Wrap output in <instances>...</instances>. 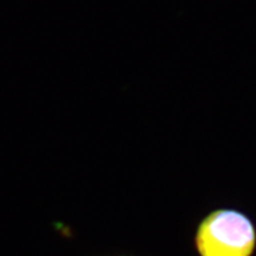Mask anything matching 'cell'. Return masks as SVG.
I'll return each mask as SVG.
<instances>
[{
	"mask_svg": "<svg viewBox=\"0 0 256 256\" xmlns=\"http://www.w3.org/2000/svg\"><path fill=\"white\" fill-rule=\"evenodd\" d=\"M194 247L200 256H252L256 228L242 211L214 210L198 224Z\"/></svg>",
	"mask_w": 256,
	"mask_h": 256,
	"instance_id": "6da1fadb",
	"label": "cell"
}]
</instances>
